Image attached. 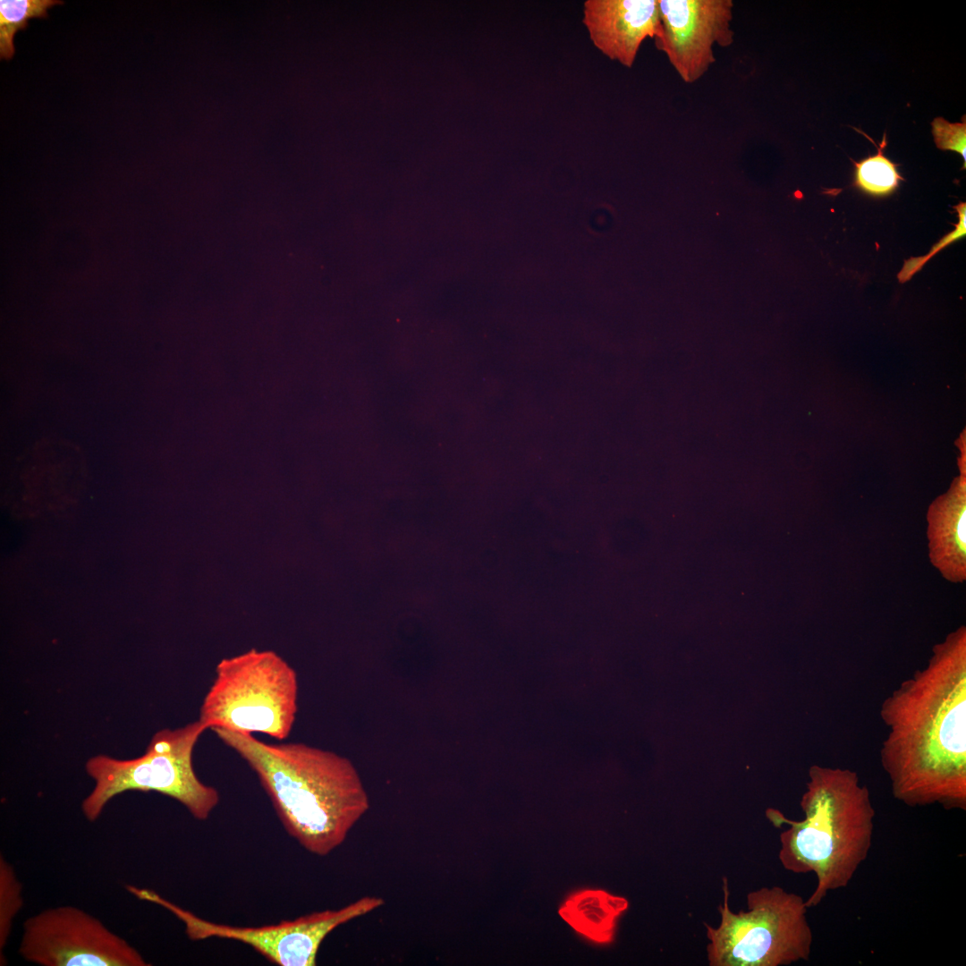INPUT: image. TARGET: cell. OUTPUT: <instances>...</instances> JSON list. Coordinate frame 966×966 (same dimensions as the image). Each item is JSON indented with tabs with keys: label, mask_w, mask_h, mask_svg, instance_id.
Returning <instances> with one entry per match:
<instances>
[{
	"label": "cell",
	"mask_w": 966,
	"mask_h": 966,
	"mask_svg": "<svg viewBox=\"0 0 966 966\" xmlns=\"http://www.w3.org/2000/svg\"><path fill=\"white\" fill-rule=\"evenodd\" d=\"M881 765L910 806L966 809V628L933 647L925 667L881 704Z\"/></svg>",
	"instance_id": "obj_1"
},
{
	"label": "cell",
	"mask_w": 966,
	"mask_h": 966,
	"mask_svg": "<svg viewBox=\"0 0 966 966\" xmlns=\"http://www.w3.org/2000/svg\"><path fill=\"white\" fill-rule=\"evenodd\" d=\"M212 732L256 773L288 834L315 855L340 846L369 808L356 768L341 755L301 742Z\"/></svg>",
	"instance_id": "obj_2"
},
{
	"label": "cell",
	"mask_w": 966,
	"mask_h": 966,
	"mask_svg": "<svg viewBox=\"0 0 966 966\" xmlns=\"http://www.w3.org/2000/svg\"><path fill=\"white\" fill-rule=\"evenodd\" d=\"M802 820L775 809L766 815L780 835L778 858L793 873L815 874L816 887L805 901L818 905L830 891L846 887L871 848L876 815L869 790L849 768L813 765L801 801Z\"/></svg>",
	"instance_id": "obj_3"
},
{
	"label": "cell",
	"mask_w": 966,
	"mask_h": 966,
	"mask_svg": "<svg viewBox=\"0 0 966 966\" xmlns=\"http://www.w3.org/2000/svg\"><path fill=\"white\" fill-rule=\"evenodd\" d=\"M295 670L270 650L222 659L204 696L199 720L207 729L289 737L298 712Z\"/></svg>",
	"instance_id": "obj_4"
},
{
	"label": "cell",
	"mask_w": 966,
	"mask_h": 966,
	"mask_svg": "<svg viewBox=\"0 0 966 966\" xmlns=\"http://www.w3.org/2000/svg\"><path fill=\"white\" fill-rule=\"evenodd\" d=\"M206 730L198 719L176 729L157 732L139 758H90L86 771L95 785L81 803L85 818L90 822L97 820L107 802L122 792L152 791L176 800L196 819L206 820L220 800L218 791L202 783L193 768V750Z\"/></svg>",
	"instance_id": "obj_5"
},
{
	"label": "cell",
	"mask_w": 966,
	"mask_h": 966,
	"mask_svg": "<svg viewBox=\"0 0 966 966\" xmlns=\"http://www.w3.org/2000/svg\"><path fill=\"white\" fill-rule=\"evenodd\" d=\"M718 906L717 928L706 924L710 966H781L809 960L813 933L805 901L779 886L762 887L747 895V911L729 908L726 878Z\"/></svg>",
	"instance_id": "obj_6"
},
{
	"label": "cell",
	"mask_w": 966,
	"mask_h": 966,
	"mask_svg": "<svg viewBox=\"0 0 966 966\" xmlns=\"http://www.w3.org/2000/svg\"><path fill=\"white\" fill-rule=\"evenodd\" d=\"M130 892L140 900L154 902L171 911L184 924L186 935L193 941L211 937L235 940L250 945L281 966L316 965L319 946L332 930L385 903L380 897L366 896L339 910L313 912L275 925L237 927L203 919L152 890L131 886Z\"/></svg>",
	"instance_id": "obj_7"
},
{
	"label": "cell",
	"mask_w": 966,
	"mask_h": 966,
	"mask_svg": "<svg viewBox=\"0 0 966 966\" xmlns=\"http://www.w3.org/2000/svg\"><path fill=\"white\" fill-rule=\"evenodd\" d=\"M19 953L42 966H148L142 955L100 920L72 907L27 919Z\"/></svg>",
	"instance_id": "obj_8"
},
{
	"label": "cell",
	"mask_w": 966,
	"mask_h": 966,
	"mask_svg": "<svg viewBox=\"0 0 966 966\" xmlns=\"http://www.w3.org/2000/svg\"><path fill=\"white\" fill-rule=\"evenodd\" d=\"M660 28L655 38L686 83L700 79L715 63L714 46L729 47L732 0H657Z\"/></svg>",
	"instance_id": "obj_9"
},
{
	"label": "cell",
	"mask_w": 966,
	"mask_h": 966,
	"mask_svg": "<svg viewBox=\"0 0 966 966\" xmlns=\"http://www.w3.org/2000/svg\"><path fill=\"white\" fill-rule=\"evenodd\" d=\"M582 21L599 51L631 68L642 42L658 35L657 0H587Z\"/></svg>",
	"instance_id": "obj_10"
},
{
	"label": "cell",
	"mask_w": 966,
	"mask_h": 966,
	"mask_svg": "<svg viewBox=\"0 0 966 966\" xmlns=\"http://www.w3.org/2000/svg\"><path fill=\"white\" fill-rule=\"evenodd\" d=\"M928 556L933 566L948 581L966 580V491L965 474L949 491L929 506L927 513Z\"/></svg>",
	"instance_id": "obj_11"
},
{
	"label": "cell",
	"mask_w": 966,
	"mask_h": 966,
	"mask_svg": "<svg viewBox=\"0 0 966 966\" xmlns=\"http://www.w3.org/2000/svg\"><path fill=\"white\" fill-rule=\"evenodd\" d=\"M627 907L628 902L623 897L600 890H586L571 897L560 914L580 934L606 943L613 938L616 921Z\"/></svg>",
	"instance_id": "obj_12"
},
{
	"label": "cell",
	"mask_w": 966,
	"mask_h": 966,
	"mask_svg": "<svg viewBox=\"0 0 966 966\" xmlns=\"http://www.w3.org/2000/svg\"><path fill=\"white\" fill-rule=\"evenodd\" d=\"M59 0H1L0 1V57L10 60L15 53L13 38L18 30H25L30 20L47 17V10L62 4Z\"/></svg>",
	"instance_id": "obj_13"
},
{
	"label": "cell",
	"mask_w": 966,
	"mask_h": 966,
	"mask_svg": "<svg viewBox=\"0 0 966 966\" xmlns=\"http://www.w3.org/2000/svg\"><path fill=\"white\" fill-rule=\"evenodd\" d=\"M887 145L886 134L877 146V154L868 157L859 162L852 161L854 186L873 196H886L893 193L904 179L897 171V164L893 163L884 155Z\"/></svg>",
	"instance_id": "obj_14"
},
{
	"label": "cell",
	"mask_w": 966,
	"mask_h": 966,
	"mask_svg": "<svg viewBox=\"0 0 966 966\" xmlns=\"http://www.w3.org/2000/svg\"><path fill=\"white\" fill-rule=\"evenodd\" d=\"M23 903L21 885L12 866L0 857V965L6 964L3 951L11 934L13 920Z\"/></svg>",
	"instance_id": "obj_15"
},
{
	"label": "cell",
	"mask_w": 966,
	"mask_h": 966,
	"mask_svg": "<svg viewBox=\"0 0 966 966\" xmlns=\"http://www.w3.org/2000/svg\"><path fill=\"white\" fill-rule=\"evenodd\" d=\"M953 208L957 211L959 217L958 224L954 230L945 235L939 242L933 245L927 255L917 258L911 257L905 260L901 271L897 275L900 284L909 281L932 257L945 247L966 235V203L960 202L958 205L954 206Z\"/></svg>",
	"instance_id": "obj_16"
},
{
	"label": "cell",
	"mask_w": 966,
	"mask_h": 966,
	"mask_svg": "<svg viewBox=\"0 0 966 966\" xmlns=\"http://www.w3.org/2000/svg\"><path fill=\"white\" fill-rule=\"evenodd\" d=\"M932 133L936 147L942 150L959 153L963 158L962 169L966 167V119L960 123H950L943 117H936L932 122Z\"/></svg>",
	"instance_id": "obj_17"
}]
</instances>
